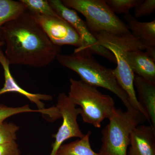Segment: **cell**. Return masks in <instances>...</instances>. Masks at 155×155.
<instances>
[{"label": "cell", "instance_id": "9a60e30c", "mask_svg": "<svg viewBox=\"0 0 155 155\" xmlns=\"http://www.w3.org/2000/svg\"><path fill=\"white\" fill-rule=\"evenodd\" d=\"M91 131L89 130L82 138L75 141L63 144L55 155H101L92 149L90 137Z\"/></svg>", "mask_w": 155, "mask_h": 155}, {"label": "cell", "instance_id": "d6986e66", "mask_svg": "<svg viewBox=\"0 0 155 155\" xmlns=\"http://www.w3.org/2000/svg\"><path fill=\"white\" fill-rule=\"evenodd\" d=\"M19 127L12 122L0 123V144L16 141Z\"/></svg>", "mask_w": 155, "mask_h": 155}, {"label": "cell", "instance_id": "7c38bea8", "mask_svg": "<svg viewBox=\"0 0 155 155\" xmlns=\"http://www.w3.org/2000/svg\"><path fill=\"white\" fill-rule=\"evenodd\" d=\"M126 58L134 75L155 83V60L140 50L127 52Z\"/></svg>", "mask_w": 155, "mask_h": 155}, {"label": "cell", "instance_id": "3957f363", "mask_svg": "<svg viewBox=\"0 0 155 155\" xmlns=\"http://www.w3.org/2000/svg\"><path fill=\"white\" fill-rule=\"evenodd\" d=\"M57 59L61 65L77 73L84 83L110 91L121 100L127 110H135L130 106L127 95L117 82L113 69L101 65L92 55L81 53L60 54Z\"/></svg>", "mask_w": 155, "mask_h": 155}, {"label": "cell", "instance_id": "4fadbf2b", "mask_svg": "<svg viewBox=\"0 0 155 155\" xmlns=\"http://www.w3.org/2000/svg\"><path fill=\"white\" fill-rule=\"evenodd\" d=\"M123 18L130 33L138 39L145 50L155 48V19L150 22H140L130 13L125 14Z\"/></svg>", "mask_w": 155, "mask_h": 155}, {"label": "cell", "instance_id": "44dd1931", "mask_svg": "<svg viewBox=\"0 0 155 155\" xmlns=\"http://www.w3.org/2000/svg\"><path fill=\"white\" fill-rule=\"evenodd\" d=\"M155 11V0H146L134 8V17L137 19L148 16Z\"/></svg>", "mask_w": 155, "mask_h": 155}, {"label": "cell", "instance_id": "e0dca14e", "mask_svg": "<svg viewBox=\"0 0 155 155\" xmlns=\"http://www.w3.org/2000/svg\"><path fill=\"white\" fill-rule=\"evenodd\" d=\"M26 11L32 14H40L51 17H59L50 5L45 0H20Z\"/></svg>", "mask_w": 155, "mask_h": 155}, {"label": "cell", "instance_id": "30bf717a", "mask_svg": "<svg viewBox=\"0 0 155 155\" xmlns=\"http://www.w3.org/2000/svg\"><path fill=\"white\" fill-rule=\"evenodd\" d=\"M0 64L4 70L5 83L0 89V96L8 93H17L27 98L31 103L36 105L38 110L45 109V104L42 101H50L53 99L50 95L31 93L23 89L19 86L11 74L10 64L5 54L0 48Z\"/></svg>", "mask_w": 155, "mask_h": 155}, {"label": "cell", "instance_id": "7402d4cb", "mask_svg": "<svg viewBox=\"0 0 155 155\" xmlns=\"http://www.w3.org/2000/svg\"><path fill=\"white\" fill-rule=\"evenodd\" d=\"M0 155H21L19 146L16 141L0 144Z\"/></svg>", "mask_w": 155, "mask_h": 155}, {"label": "cell", "instance_id": "ba28073f", "mask_svg": "<svg viewBox=\"0 0 155 155\" xmlns=\"http://www.w3.org/2000/svg\"><path fill=\"white\" fill-rule=\"evenodd\" d=\"M56 107L63 118V122L57 133L53 136L55 139L52 145L50 155H55L60 147L67 140L73 137L81 138L85 135L81 130L77 122L78 116L80 115L81 109L76 107L65 93L58 96Z\"/></svg>", "mask_w": 155, "mask_h": 155}, {"label": "cell", "instance_id": "2e32d148", "mask_svg": "<svg viewBox=\"0 0 155 155\" xmlns=\"http://www.w3.org/2000/svg\"><path fill=\"white\" fill-rule=\"evenodd\" d=\"M26 11L20 1L0 0V28Z\"/></svg>", "mask_w": 155, "mask_h": 155}, {"label": "cell", "instance_id": "603a6c76", "mask_svg": "<svg viewBox=\"0 0 155 155\" xmlns=\"http://www.w3.org/2000/svg\"><path fill=\"white\" fill-rule=\"evenodd\" d=\"M5 45V44L4 43V42H3L1 41H0V48L1 47H2L3 46Z\"/></svg>", "mask_w": 155, "mask_h": 155}, {"label": "cell", "instance_id": "8fae6325", "mask_svg": "<svg viewBox=\"0 0 155 155\" xmlns=\"http://www.w3.org/2000/svg\"><path fill=\"white\" fill-rule=\"evenodd\" d=\"M127 155H155V128L140 124L134 128L130 137Z\"/></svg>", "mask_w": 155, "mask_h": 155}, {"label": "cell", "instance_id": "5b68a950", "mask_svg": "<svg viewBox=\"0 0 155 155\" xmlns=\"http://www.w3.org/2000/svg\"><path fill=\"white\" fill-rule=\"evenodd\" d=\"M109 123L102 130L101 155H127L130 134L146 121L144 116L135 110L123 111L116 109Z\"/></svg>", "mask_w": 155, "mask_h": 155}, {"label": "cell", "instance_id": "ac0fdd59", "mask_svg": "<svg viewBox=\"0 0 155 155\" xmlns=\"http://www.w3.org/2000/svg\"><path fill=\"white\" fill-rule=\"evenodd\" d=\"M110 8L115 14H127L131 9L135 8L143 0H105Z\"/></svg>", "mask_w": 155, "mask_h": 155}, {"label": "cell", "instance_id": "9c48e42d", "mask_svg": "<svg viewBox=\"0 0 155 155\" xmlns=\"http://www.w3.org/2000/svg\"><path fill=\"white\" fill-rule=\"evenodd\" d=\"M30 14L54 44L60 47L69 45L79 48L82 45L81 39L76 31L61 17Z\"/></svg>", "mask_w": 155, "mask_h": 155}, {"label": "cell", "instance_id": "6da1fadb", "mask_svg": "<svg viewBox=\"0 0 155 155\" xmlns=\"http://www.w3.org/2000/svg\"><path fill=\"white\" fill-rule=\"evenodd\" d=\"M0 41L6 46L5 54L10 65L43 68L61 54L28 11L0 28Z\"/></svg>", "mask_w": 155, "mask_h": 155}, {"label": "cell", "instance_id": "5bb4252c", "mask_svg": "<svg viewBox=\"0 0 155 155\" xmlns=\"http://www.w3.org/2000/svg\"><path fill=\"white\" fill-rule=\"evenodd\" d=\"M134 86L139 102L146 112L150 125L155 128V83L134 75Z\"/></svg>", "mask_w": 155, "mask_h": 155}, {"label": "cell", "instance_id": "7a4b0ae2", "mask_svg": "<svg viewBox=\"0 0 155 155\" xmlns=\"http://www.w3.org/2000/svg\"><path fill=\"white\" fill-rule=\"evenodd\" d=\"M98 44L110 51L116 60L117 67L113 69L117 82L127 95L130 106L141 113L147 122L150 119L146 112L137 99L134 86V74L127 62L126 54L132 50H145L138 39L130 32L116 35L104 31H91Z\"/></svg>", "mask_w": 155, "mask_h": 155}, {"label": "cell", "instance_id": "52a82bcc", "mask_svg": "<svg viewBox=\"0 0 155 155\" xmlns=\"http://www.w3.org/2000/svg\"><path fill=\"white\" fill-rule=\"evenodd\" d=\"M49 2L58 15L69 22L80 36L82 45L80 48L75 49L74 53L97 55L116 64L114 54L98 44L96 39L89 29L86 22L79 17L76 11L64 5L60 0H50Z\"/></svg>", "mask_w": 155, "mask_h": 155}, {"label": "cell", "instance_id": "8992f818", "mask_svg": "<svg viewBox=\"0 0 155 155\" xmlns=\"http://www.w3.org/2000/svg\"><path fill=\"white\" fill-rule=\"evenodd\" d=\"M63 4L85 17L91 31H104L116 35L130 32L126 24L116 16L105 0H63Z\"/></svg>", "mask_w": 155, "mask_h": 155}, {"label": "cell", "instance_id": "277c9868", "mask_svg": "<svg viewBox=\"0 0 155 155\" xmlns=\"http://www.w3.org/2000/svg\"><path fill=\"white\" fill-rule=\"evenodd\" d=\"M70 83L68 96L75 105L80 106L83 122L100 128L104 120L110 119L116 110L113 98L82 81L71 78Z\"/></svg>", "mask_w": 155, "mask_h": 155}, {"label": "cell", "instance_id": "ffe728a7", "mask_svg": "<svg viewBox=\"0 0 155 155\" xmlns=\"http://www.w3.org/2000/svg\"><path fill=\"white\" fill-rule=\"evenodd\" d=\"M37 112V110L31 109L28 104L13 107H8L3 104H0V123L5 122L6 119L17 114Z\"/></svg>", "mask_w": 155, "mask_h": 155}]
</instances>
